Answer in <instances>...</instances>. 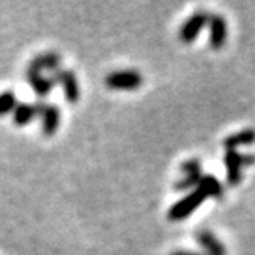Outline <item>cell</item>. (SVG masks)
<instances>
[{
	"label": "cell",
	"instance_id": "6da1fadb",
	"mask_svg": "<svg viewBox=\"0 0 255 255\" xmlns=\"http://www.w3.org/2000/svg\"><path fill=\"white\" fill-rule=\"evenodd\" d=\"M208 198L206 192L202 188H197L194 191H191L186 197H183L181 200L169 209L168 212V218L172 222H180V220H185L188 218L200 205H202L205 200Z\"/></svg>",
	"mask_w": 255,
	"mask_h": 255
},
{
	"label": "cell",
	"instance_id": "7a4b0ae2",
	"mask_svg": "<svg viewBox=\"0 0 255 255\" xmlns=\"http://www.w3.org/2000/svg\"><path fill=\"white\" fill-rule=\"evenodd\" d=\"M255 163L254 154H240L237 149H228L225 154V165H226V178L229 186H237L242 181V168L251 166Z\"/></svg>",
	"mask_w": 255,
	"mask_h": 255
},
{
	"label": "cell",
	"instance_id": "3957f363",
	"mask_svg": "<svg viewBox=\"0 0 255 255\" xmlns=\"http://www.w3.org/2000/svg\"><path fill=\"white\" fill-rule=\"evenodd\" d=\"M143 83V77L135 69H123V71H114L108 74L105 79V85L109 89L116 91H134L138 89Z\"/></svg>",
	"mask_w": 255,
	"mask_h": 255
},
{
	"label": "cell",
	"instance_id": "277c9868",
	"mask_svg": "<svg viewBox=\"0 0 255 255\" xmlns=\"http://www.w3.org/2000/svg\"><path fill=\"white\" fill-rule=\"evenodd\" d=\"M208 22H209V12L208 11H203V9L195 11L189 19L181 25V28L178 31L180 42L192 43L198 37V34L202 32V29L208 25Z\"/></svg>",
	"mask_w": 255,
	"mask_h": 255
},
{
	"label": "cell",
	"instance_id": "5b68a950",
	"mask_svg": "<svg viewBox=\"0 0 255 255\" xmlns=\"http://www.w3.org/2000/svg\"><path fill=\"white\" fill-rule=\"evenodd\" d=\"M51 77L56 80L57 85H62L63 93H65V99L68 103L76 105L80 99V88H79V82L76 77V72L71 69H62L59 68L57 71H54Z\"/></svg>",
	"mask_w": 255,
	"mask_h": 255
},
{
	"label": "cell",
	"instance_id": "8992f818",
	"mask_svg": "<svg viewBox=\"0 0 255 255\" xmlns=\"http://www.w3.org/2000/svg\"><path fill=\"white\" fill-rule=\"evenodd\" d=\"M209 45L212 49H220L225 46L228 39V26L225 17L220 14H209Z\"/></svg>",
	"mask_w": 255,
	"mask_h": 255
},
{
	"label": "cell",
	"instance_id": "52a82bcc",
	"mask_svg": "<svg viewBox=\"0 0 255 255\" xmlns=\"http://www.w3.org/2000/svg\"><path fill=\"white\" fill-rule=\"evenodd\" d=\"M26 80L31 85L32 91L39 97H46L54 89V86H57L56 80H54L51 76L45 77L40 74V72H34V71H28V69H26Z\"/></svg>",
	"mask_w": 255,
	"mask_h": 255
},
{
	"label": "cell",
	"instance_id": "ba28073f",
	"mask_svg": "<svg viewBox=\"0 0 255 255\" xmlns=\"http://www.w3.org/2000/svg\"><path fill=\"white\" fill-rule=\"evenodd\" d=\"M60 62H62V57L57 52H43V54H39L37 57H34L29 62L28 71L42 72V71L48 69V71L54 72L60 68Z\"/></svg>",
	"mask_w": 255,
	"mask_h": 255
},
{
	"label": "cell",
	"instance_id": "9c48e42d",
	"mask_svg": "<svg viewBox=\"0 0 255 255\" xmlns=\"http://www.w3.org/2000/svg\"><path fill=\"white\" fill-rule=\"evenodd\" d=\"M40 119H42V132L46 137H52L57 132L59 126H60V120H62V113H60L59 106L46 105Z\"/></svg>",
	"mask_w": 255,
	"mask_h": 255
},
{
	"label": "cell",
	"instance_id": "30bf717a",
	"mask_svg": "<svg viewBox=\"0 0 255 255\" xmlns=\"http://www.w3.org/2000/svg\"><path fill=\"white\" fill-rule=\"evenodd\" d=\"M195 240L205 248L208 255H226V249L223 243L218 240L211 231H205V229L197 231Z\"/></svg>",
	"mask_w": 255,
	"mask_h": 255
},
{
	"label": "cell",
	"instance_id": "8fae6325",
	"mask_svg": "<svg viewBox=\"0 0 255 255\" xmlns=\"http://www.w3.org/2000/svg\"><path fill=\"white\" fill-rule=\"evenodd\" d=\"M255 143V129H243L235 134L228 135L223 140V146L228 149H237L239 146H243V144H252Z\"/></svg>",
	"mask_w": 255,
	"mask_h": 255
},
{
	"label": "cell",
	"instance_id": "7c38bea8",
	"mask_svg": "<svg viewBox=\"0 0 255 255\" xmlns=\"http://www.w3.org/2000/svg\"><path fill=\"white\" fill-rule=\"evenodd\" d=\"M34 119H37L34 103H17L15 109L12 111V120L17 126H26Z\"/></svg>",
	"mask_w": 255,
	"mask_h": 255
},
{
	"label": "cell",
	"instance_id": "4fadbf2b",
	"mask_svg": "<svg viewBox=\"0 0 255 255\" xmlns=\"http://www.w3.org/2000/svg\"><path fill=\"white\" fill-rule=\"evenodd\" d=\"M198 188H202L206 192L208 197H212V198H217V200L223 198V186L214 175H203Z\"/></svg>",
	"mask_w": 255,
	"mask_h": 255
},
{
	"label": "cell",
	"instance_id": "5bb4252c",
	"mask_svg": "<svg viewBox=\"0 0 255 255\" xmlns=\"http://www.w3.org/2000/svg\"><path fill=\"white\" fill-rule=\"evenodd\" d=\"M203 174L202 172H192V174H185V177L175 181L174 189L175 191H194L198 188L200 181H202Z\"/></svg>",
	"mask_w": 255,
	"mask_h": 255
},
{
	"label": "cell",
	"instance_id": "9a60e30c",
	"mask_svg": "<svg viewBox=\"0 0 255 255\" xmlns=\"http://www.w3.org/2000/svg\"><path fill=\"white\" fill-rule=\"evenodd\" d=\"M17 106V97L12 91H5L0 94V117L11 114Z\"/></svg>",
	"mask_w": 255,
	"mask_h": 255
},
{
	"label": "cell",
	"instance_id": "2e32d148",
	"mask_svg": "<svg viewBox=\"0 0 255 255\" xmlns=\"http://www.w3.org/2000/svg\"><path fill=\"white\" fill-rule=\"evenodd\" d=\"M180 168H181V171H183L185 174L202 172V163H200L198 158H189V160H186Z\"/></svg>",
	"mask_w": 255,
	"mask_h": 255
},
{
	"label": "cell",
	"instance_id": "e0dca14e",
	"mask_svg": "<svg viewBox=\"0 0 255 255\" xmlns=\"http://www.w3.org/2000/svg\"><path fill=\"white\" fill-rule=\"evenodd\" d=\"M171 255H203V254H195V252H188V251H177Z\"/></svg>",
	"mask_w": 255,
	"mask_h": 255
}]
</instances>
